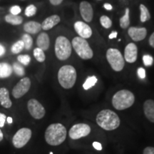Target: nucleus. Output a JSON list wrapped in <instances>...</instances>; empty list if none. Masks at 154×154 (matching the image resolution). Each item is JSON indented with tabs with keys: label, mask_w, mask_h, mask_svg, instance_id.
<instances>
[{
	"label": "nucleus",
	"mask_w": 154,
	"mask_h": 154,
	"mask_svg": "<svg viewBox=\"0 0 154 154\" xmlns=\"http://www.w3.org/2000/svg\"><path fill=\"white\" fill-rule=\"evenodd\" d=\"M66 128L62 124H51L48 126L45 131L46 142L50 146H59L66 139Z\"/></svg>",
	"instance_id": "obj_1"
},
{
	"label": "nucleus",
	"mask_w": 154,
	"mask_h": 154,
	"mask_svg": "<svg viewBox=\"0 0 154 154\" xmlns=\"http://www.w3.org/2000/svg\"><path fill=\"white\" fill-rule=\"evenodd\" d=\"M96 123L106 131L116 129L120 126V119L115 112L110 109L102 110L96 116Z\"/></svg>",
	"instance_id": "obj_2"
},
{
	"label": "nucleus",
	"mask_w": 154,
	"mask_h": 154,
	"mask_svg": "<svg viewBox=\"0 0 154 154\" xmlns=\"http://www.w3.org/2000/svg\"><path fill=\"white\" fill-rule=\"evenodd\" d=\"M76 69L71 65L61 66L58 72V81L63 88L69 89L74 86L76 81Z\"/></svg>",
	"instance_id": "obj_3"
},
{
	"label": "nucleus",
	"mask_w": 154,
	"mask_h": 154,
	"mask_svg": "<svg viewBox=\"0 0 154 154\" xmlns=\"http://www.w3.org/2000/svg\"><path fill=\"white\" fill-rule=\"evenodd\" d=\"M135 101V96L128 90H121L116 92L113 96V106L117 110H125L131 106Z\"/></svg>",
	"instance_id": "obj_4"
},
{
	"label": "nucleus",
	"mask_w": 154,
	"mask_h": 154,
	"mask_svg": "<svg viewBox=\"0 0 154 154\" xmlns=\"http://www.w3.org/2000/svg\"><path fill=\"white\" fill-rule=\"evenodd\" d=\"M54 49L57 59L61 61H64L69 59L72 54V46L66 37L59 36L55 41Z\"/></svg>",
	"instance_id": "obj_5"
},
{
	"label": "nucleus",
	"mask_w": 154,
	"mask_h": 154,
	"mask_svg": "<svg viewBox=\"0 0 154 154\" xmlns=\"http://www.w3.org/2000/svg\"><path fill=\"white\" fill-rule=\"evenodd\" d=\"M72 46L79 57L84 60L91 59L94 56L93 50L85 38L76 36L72 39Z\"/></svg>",
	"instance_id": "obj_6"
},
{
	"label": "nucleus",
	"mask_w": 154,
	"mask_h": 154,
	"mask_svg": "<svg viewBox=\"0 0 154 154\" xmlns=\"http://www.w3.org/2000/svg\"><path fill=\"white\" fill-rule=\"evenodd\" d=\"M106 59L115 72H121L125 66V60L119 49L110 48L106 51Z\"/></svg>",
	"instance_id": "obj_7"
},
{
	"label": "nucleus",
	"mask_w": 154,
	"mask_h": 154,
	"mask_svg": "<svg viewBox=\"0 0 154 154\" xmlns=\"http://www.w3.org/2000/svg\"><path fill=\"white\" fill-rule=\"evenodd\" d=\"M32 137V131L28 128H22L14 134L12 138L13 145L17 149L24 147Z\"/></svg>",
	"instance_id": "obj_8"
},
{
	"label": "nucleus",
	"mask_w": 154,
	"mask_h": 154,
	"mask_svg": "<svg viewBox=\"0 0 154 154\" xmlns=\"http://www.w3.org/2000/svg\"><path fill=\"white\" fill-rule=\"evenodd\" d=\"M91 132V127L86 124H75L71 128L69 134L73 140L79 139L82 137L87 136Z\"/></svg>",
	"instance_id": "obj_9"
},
{
	"label": "nucleus",
	"mask_w": 154,
	"mask_h": 154,
	"mask_svg": "<svg viewBox=\"0 0 154 154\" xmlns=\"http://www.w3.org/2000/svg\"><path fill=\"white\" fill-rule=\"evenodd\" d=\"M31 87V80L28 77H24L17 83L12 89V95L15 99H19L25 95Z\"/></svg>",
	"instance_id": "obj_10"
},
{
	"label": "nucleus",
	"mask_w": 154,
	"mask_h": 154,
	"mask_svg": "<svg viewBox=\"0 0 154 154\" xmlns=\"http://www.w3.org/2000/svg\"><path fill=\"white\" fill-rule=\"evenodd\" d=\"M27 108L30 115L35 119H42L46 113L44 106L36 99H30L27 103Z\"/></svg>",
	"instance_id": "obj_11"
},
{
	"label": "nucleus",
	"mask_w": 154,
	"mask_h": 154,
	"mask_svg": "<svg viewBox=\"0 0 154 154\" xmlns=\"http://www.w3.org/2000/svg\"><path fill=\"white\" fill-rule=\"evenodd\" d=\"M74 27L76 33L79 35L80 37L83 38H85V39L88 38L92 35L91 28L85 22L78 21V22L74 23Z\"/></svg>",
	"instance_id": "obj_12"
},
{
	"label": "nucleus",
	"mask_w": 154,
	"mask_h": 154,
	"mask_svg": "<svg viewBox=\"0 0 154 154\" xmlns=\"http://www.w3.org/2000/svg\"><path fill=\"white\" fill-rule=\"evenodd\" d=\"M79 11L82 17L86 22H91L93 19L94 11L91 4L86 1L80 3Z\"/></svg>",
	"instance_id": "obj_13"
},
{
	"label": "nucleus",
	"mask_w": 154,
	"mask_h": 154,
	"mask_svg": "<svg viewBox=\"0 0 154 154\" xmlns=\"http://www.w3.org/2000/svg\"><path fill=\"white\" fill-rule=\"evenodd\" d=\"M138 48L134 43H129L125 47L124 60L128 63H132L137 60Z\"/></svg>",
	"instance_id": "obj_14"
},
{
	"label": "nucleus",
	"mask_w": 154,
	"mask_h": 154,
	"mask_svg": "<svg viewBox=\"0 0 154 154\" xmlns=\"http://www.w3.org/2000/svg\"><path fill=\"white\" fill-rule=\"evenodd\" d=\"M128 36L134 42H140L143 40L147 35V29L145 27H135L132 26L128 30Z\"/></svg>",
	"instance_id": "obj_15"
},
{
	"label": "nucleus",
	"mask_w": 154,
	"mask_h": 154,
	"mask_svg": "<svg viewBox=\"0 0 154 154\" xmlns=\"http://www.w3.org/2000/svg\"><path fill=\"white\" fill-rule=\"evenodd\" d=\"M61 19L59 15L54 14L51 15L47 18H46L44 20V22L42 24V29L44 31H47L51 29L53 27H54L56 25H57L60 22Z\"/></svg>",
	"instance_id": "obj_16"
},
{
	"label": "nucleus",
	"mask_w": 154,
	"mask_h": 154,
	"mask_svg": "<svg viewBox=\"0 0 154 154\" xmlns=\"http://www.w3.org/2000/svg\"><path fill=\"white\" fill-rule=\"evenodd\" d=\"M143 111L146 117L151 122L154 123V101L146 100L143 103Z\"/></svg>",
	"instance_id": "obj_17"
},
{
	"label": "nucleus",
	"mask_w": 154,
	"mask_h": 154,
	"mask_svg": "<svg viewBox=\"0 0 154 154\" xmlns=\"http://www.w3.org/2000/svg\"><path fill=\"white\" fill-rule=\"evenodd\" d=\"M36 45L43 51H47L49 49L50 46V38L49 35L45 32H42L36 38Z\"/></svg>",
	"instance_id": "obj_18"
},
{
	"label": "nucleus",
	"mask_w": 154,
	"mask_h": 154,
	"mask_svg": "<svg viewBox=\"0 0 154 154\" xmlns=\"http://www.w3.org/2000/svg\"><path fill=\"white\" fill-rule=\"evenodd\" d=\"M24 30L29 34H36L42 30V24L37 22L30 21L24 24Z\"/></svg>",
	"instance_id": "obj_19"
},
{
	"label": "nucleus",
	"mask_w": 154,
	"mask_h": 154,
	"mask_svg": "<svg viewBox=\"0 0 154 154\" xmlns=\"http://www.w3.org/2000/svg\"><path fill=\"white\" fill-rule=\"evenodd\" d=\"M0 104L6 109H9L12 105V102L9 98V92L5 87L0 88Z\"/></svg>",
	"instance_id": "obj_20"
},
{
	"label": "nucleus",
	"mask_w": 154,
	"mask_h": 154,
	"mask_svg": "<svg viewBox=\"0 0 154 154\" xmlns=\"http://www.w3.org/2000/svg\"><path fill=\"white\" fill-rule=\"evenodd\" d=\"M13 72L12 66L8 63H0V79L8 78L11 75Z\"/></svg>",
	"instance_id": "obj_21"
},
{
	"label": "nucleus",
	"mask_w": 154,
	"mask_h": 154,
	"mask_svg": "<svg viewBox=\"0 0 154 154\" xmlns=\"http://www.w3.org/2000/svg\"><path fill=\"white\" fill-rule=\"evenodd\" d=\"M5 20L7 23L11 25H19L22 24L23 18L19 15H13L11 14H7L5 17Z\"/></svg>",
	"instance_id": "obj_22"
},
{
	"label": "nucleus",
	"mask_w": 154,
	"mask_h": 154,
	"mask_svg": "<svg viewBox=\"0 0 154 154\" xmlns=\"http://www.w3.org/2000/svg\"><path fill=\"white\" fill-rule=\"evenodd\" d=\"M130 10L128 8H126L125 10V14L122 17H121L119 20V24L122 29H126L130 25Z\"/></svg>",
	"instance_id": "obj_23"
},
{
	"label": "nucleus",
	"mask_w": 154,
	"mask_h": 154,
	"mask_svg": "<svg viewBox=\"0 0 154 154\" xmlns=\"http://www.w3.org/2000/svg\"><path fill=\"white\" fill-rule=\"evenodd\" d=\"M140 14V20L141 22H146L150 20L151 19V14H150L149 9L145 5H140L139 7Z\"/></svg>",
	"instance_id": "obj_24"
},
{
	"label": "nucleus",
	"mask_w": 154,
	"mask_h": 154,
	"mask_svg": "<svg viewBox=\"0 0 154 154\" xmlns=\"http://www.w3.org/2000/svg\"><path fill=\"white\" fill-rule=\"evenodd\" d=\"M22 41L24 42V49L26 50H30L33 46V38L29 34H24L22 36Z\"/></svg>",
	"instance_id": "obj_25"
},
{
	"label": "nucleus",
	"mask_w": 154,
	"mask_h": 154,
	"mask_svg": "<svg viewBox=\"0 0 154 154\" xmlns=\"http://www.w3.org/2000/svg\"><path fill=\"white\" fill-rule=\"evenodd\" d=\"M96 82H97V78H96L95 76H88V78L86 79L85 82L84 83V84H83V88L85 90L90 89V88L93 87L94 86H95Z\"/></svg>",
	"instance_id": "obj_26"
},
{
	"label": "nucleus",
	"mask_w": 154,
	"mask_h": 154,
	"mask_svg": "<svg viewBox=\"0 0 154 154\" xmlns=\"http://www.w3.org/2000/svg\"><path fill=\"white\" fill-rule=\"evenodd\" d=\"M24 49V42L22 40H19L16 43H14L12 45V47H11V53L14 54H19L23 49Z\"/></svg>",
	"instance_id": "obj_27"
},
{
	"label": "nucleus",
	"mask_w": 154,
	"mask_h": 154,
	"mask_svg": "<svg viewBox=\"0 0 154 154\" xmlns=\"http://www.w3.org/2000/svg\"><path fill=\"white\" fill-rule=\"evenodd\" d=\"M34 57L36 59V61H38V62H44L46 59V56L44 54V51L40 48H35L33 52Z\"/></svg>",
	"instance_id": "obj_28"
},
{
	"label": "nucleus",
	"mask_w": 154,
	"mask_h": 154,
	"mask_svg": "<svg viewBox=\"0 0 154 154\" xmlns=\"http://www.w3.org/2000/svg\"><path fill=\"white\" fill-rule=\"evenodd\" d=\"M13 70L15 72V74L17 75H18L19 76H22L25 74V71L24 67L22 66V65L20 63H17L15 62L13 63V66H12Z\"/></svg>",
	"instance_id": "obj_29"
},
{
	"label": "nucleus",
	"mask_w": 154,
	"mask_h": 154,
	"mask_svg": "<svg viewBox=\"0 0 154 154\" xmlns=\"http://www.w3.org/2000/svg\"><path fill=\"white\" fill-rule=\"evenodd\" d=\"M100 23H101V26L105 29H109L112 26V22H111V19L109 17L105 16H101L100 18Z\"/></svg>",
	"instance_id": "obj_30"
},
{
	"label": "nucleus",
	"mask_w": 154,
	"mask_h": 154,
	"mask_svg": "<svg viewBox=\"0 0 154 154\" xmlns=\"http://www.w3.org/2000/svg\"><path fill=\"white\" fill-rule=\"evenodd\" d=\"M37 9L34 5H30L25 9L24 14L27 17H32L36 14Z\"/></svg>",
	"instance_id": "obj_31"
},
{
	"label": "nucleus",
	"mask_w": 154,
	"mask_h": 154,
	"mask_svg": "<svg viewBox=\"0 0 154 154\" xmlns=\"http://www.w3.org/2000/svg\"><path fill=\"white\" fill-rule=\"evenodd\" d=\"M17 61H19L21 64L27 66L31 61V57L29 55L24 54V55H19L17 57Z\"/></svg>",
	"instance_id": "obj_32"
},
{
	"label": "nucleus",
	"mask_w": 154,
	"mask_h": 154,
	"mask_svg": "<svg viewBox=\"0 0 154 154\" xmlns=\"http://www.w3.org/2000/svg\"><path fill=\"white\" fill-rule=\"evenodd\" d=\"M143 63L145 66H150L153 64V59L151 55L146 54V55H143Z\"/></svg>",
	"instance_id": "obj_33"
},
{
	"label": "nucleus",
	"mask_w": 154,
	"mask_h": 154,
	"mask_svg": "<svg viewBox=\"0 0 154 154\" xmlns=\"http://www.w3.org/2000/svg\"><path fill=\"white\" fill-rule=\"evenodd\" d=\"M21 11H22V9L18 5L13 6L10 9V14L13 15H19V14L21 13Z\"/></svg>",
	"instance_id": "obj_34"
},
{
	"label": "nucleus",
	"mask_w": 154,
	"mask_h": 154,
	"mask_svg": "<svg viewBox=\"0 0 154 154\" xmlns=\"http://www.w3.org/2000/svg\"><path fill=\"white\" fill-rule=\"evenodd\" d=\"M138 76H139L140 79H143L146 78V70L142 67H140L139 69H138Z\"/></svg>",
	"instance_id": "obj_35"
},
{
	"label": "nucleus",
	"mask_w": 154,
	"mask_h": 154,
	"mask_svg": "<svg viewBox=\"0 0 154 154\" xmlns=\"http://www.w3.org/2000/svg\"><path fill=\"white\" fill-rule=\"evenodd\" d=\"M6 119H7V117H6L5 114L0 113V128H2L5 126Z\"/></svg>",
	"instance_id": "obj_36"
},
{
	"label": "nucleus",
	"mask_w": 154,
	"mask_h": 154,
	"mask_svg": "<svg viewBox=\"0 0 154 154\" xmlns=\"http://www.w3.org/2000/svg\"><path fill=\"white\" fill-rule=\"evenodd\" d=\"M143 154H154V147H146L143 150Z\"/></svg>",
	"instance_id": "obj_37"
},
{
	"label": "nucleus",
	"mask_w": 154,
	"mask_h": 154,
	"mask_svg": "<svg viewBox=\"0 0 154 154\" xmlns=\"http://www.w3.org/2000/svg\"><path fill=\"white\" fill-rule=\"evenodd\" d=\"M93 146L94 147V149L98 150V151H101V150H102L101 144L99 143V142H94Z\"/></svg>",
	"instance_id": "obj_38"
},
{
	"label": "nucleus",
	"mask_w": 154,
	"mask_h": 154,
	"mask_svg": "<svg viewBox=\"0 0 154 154\" xmlns=\"http://www.w3.org/2000/svg\"><path fill=\"white\" fill-rule=\"evenodd\" d=\"M63 0H49V2L54 6H57L62 3Z\"/></svg>",
	"instance_id": "obj_39"
},
{
	"label": "nucleus",
	"mask_w": 154,
	"mask_h": 154,
	"mask_svg": "<svg viewBox=\"0 0 154 154\" xmlns=\"http://www.w3.org/2000/svg\"><path fill=\"white\" fill-rule=\"evenodd\" d=\"M149 44L151 47L154 48V32L151 34V36H150L149 40Z\"/></svg>",
	"instance_id": "obj_40"
},
{
	"label": "nucleus",
	"mask_w": 154,
	"mask_h": 154,
	"mask_svg": "<svg viewBox=\"0 0 154 154\" xmlns=\"http://www.w3.org/2000/svg\"><path fill=\"white\" fill-rule=\"evenodd\" d=\"M117 35H118V33H117V32H116V31H113V32H111V33L109 34V38H110V39H113V38H116Z\"/></svg>",
	"instance_id": "obj_41"
},
{
	"label": "nucleus",
	"mask_w": 154,
	"mask_h": 154,
	"mask_svg": "<svg viewBox=\"0 0 154 154\" xmlns=\"http://www.w3.org/2000/svg\"><path fill=\"white\" fill-rule=\"evenodd\" d=\"M5 52H6L5 47H4L3 45H2V44H0V57H2V56L5 54Z\"/></svg>",
	"instance_id": "obj_42"
},
{
	"label": "nucleus",
	"mask_w": 154,
	"mask_h": 154,
	"mask_svg": "<svg viewBox=\"0 0 154 154\" xmlns=\"http://www.w3.org/2000/svg\"><path fill=\"white\" fill-rule=\"evenodd\" d=\"M103 7H104L106 10H109V11H111V9H113L112 5H110V4H109V3H105L104 5H103Z\"/></svg>",
	"instance_id": "obj_43"
},
{
	"label": "nucleus",
	"mask_w": 154,
	"mask_h": 154,
	"mask_svg": "<svg viewBox=\"0 0 154 154\" xmlns=\"http://www.w3.org/2000/svg\"><path fill=\"white\" fill-rule=\"evenodd\" d=\"M7 122H8V124H11V123H12V119L11 118V117H7Z\"/></svg>",
	"instance_id": "obj_44"
},
{
	"label": "nucleus",
	"mask_w": 154,
	"mask_h": 154,
	"mask_svg": "<svg viewBox=\"0 0 154 154\" xmlns=\"http://www.w3.org/2000/svg\"><path fill=\"white\" fill-rule=\"evenodd\" d=\"M3 138H4V136H3V133L1 129H0V141H2V140H3Z\"/></svg>",
	"instance_id": "obj_45"
},
{
	"label": "nucleus",
	"mask_w": 154,
	"mask_h": 154,
	"mask_svg": "<svg viewBox=\"0 0 154 154\" xmlns=\"http://www.w3.org/2000/svg\"><path fill=\"white\" fill-rule=\"evenodd\" d=\"M50 154H53V153H52V152H51V153H50Z\"/></svg>",
	"instance_id": "obj_46"
},
{
	"label": "nucleus",
	"mask_w": 154,
	"mask_h": 154,
	"mask_svg": "<svg viewBox=\"0 0 154 154\" xmlns=\"http://www.w3.org/2000/svg\"><path fill=\"white\" fill-rule=\"evenodd\" d=\"M98 1H101V0H98Z\"/></svg>",
	"instance_id": "obj_47"
}]
</instances>
